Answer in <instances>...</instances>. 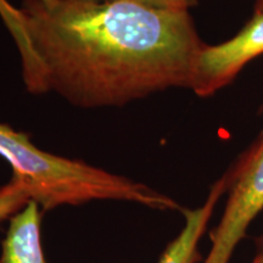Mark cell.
I'll return each instance as SVG.
<instances>
[{
    "instance_id": "cell-5",
    "label": "cell",
    "mask_w": 263,
    "mask_h": 263,
    "mask_svg": "<svg viewBox=\"0 0 263 263\" xmlns=\"http://www.w3.org/2000/svg\"><path fill=\"white\" fill-rule=\"evenodd\" d=\"M42 209L31 200L10 218L0 263H48L42 245Z\"/></svg>"
},
{
    "instance_id": "cell-8",
    "label": "cell",
    "mask_w": 263,
    "mask_h": 263,
    "mask_svg": "<svg viewBox=\"0 0 263 263\" xmlns=\"http://www.w3.org/2000/svg\"><path fill=\"white\" fill-rule=\"evenodd\" d=\"M97 2H132L157 9L190 10L197 5L199 0H97Z\"/></svg>"
},
{
    "instance_id": "cell-7",
    "label": "cell",
    "mask_w": 263,
    "mask_h": 263,
    "mask_svg": "<svg viewBox=\"0 0 263 263\" xmlns=\"http://www.w3.org/2000/svg\"><path fill=\"white\" fill-rule=\"evenodd\" d=\"M31 201L27 186L12 176L9 183L0 186V222L11 218Z\"/></svg>"
},
{
    "instance_id": "cell-3",
    "label": "cell",
    "mask_w": 263,
    "mask_h": 263,
    "mask_svg": "<svg viewBox=\"0 0 263 263\" xmlns=\"http://www.w3.org/2000/svg\"><path fill=\"white\" fill-rule=\"evenodd\" d=\"M226 174L228 200L203 263H229L250 223L263 210V133Z\"/></svg>"
},
{
    "instance_id": "cell-10",
    "label": "cell",
    "mask_w": 263,
    "mask_h": 263,
    "mask_svg": "<svg viewBox=\"0 0 263 263\" xmlns=\"http://www.w3.org/2000/svg\"><path fill=\"white\" fill-rule=\"evenodd\" d=\"M254 12H263V0H257L256 2Z\"/></svg>"
},
{
    "instance_id": "cell-9",
    "label": "cell",
    "mask_w": 263,
    "mask_h": 263,
    "mask_svg": "<svg viewBox=\"0 0 263 263\" xmlns=\"http://www.w3.org/2000/svg\"><path fill=\"white\" fill-rule=\"evenodd\" d=\"M251 263H263V234L257 240V254Z\"/></svg>"
},
{
    "instance_id": "cell-1",
    "label": "cell",
    "mask_w": 263,
    "mask_h": 263,
    "mask_svg": "<svg viewBox=\"0 0 263 263\" xmlns=\"http://www.w3.org/2000/svg\"><path fill=\"white\" fill-rule=\"evenodd\" d=\"M31 94L49 91L84 108L122 106L192 87L200 51L189 10L132 2L0 0Z\"/></svg>"
},
{
    "instance_id": "cell-4",
    "label": "cell",
    "mask_w": 263,
    "mask_h": 263,
    "mask_svg": "<svg viewBox=\"0 0 263 263\" xmlns=\"http://www.w3.org/2000/svg\"><path fill=\"white\" fill-rule=\"evenodd\" d=\"M263 55V12H254L238 34L217 45H203L197 58L192 89L207 98L226 88L242 68Z\"/></svg>"
},
{
    "instance_id": "cell-6",
    "label": "cell",
    "mask_w": 263,
    "mask_h": 263,
    "mask_svg": "<svg viewBox=\"0 0 263 263\" xmlns=\"http://www.w3.org/2000/svg\"><path fill=\"white\" fill-rule=\"evenodd\" d=\"M228 188L227 174L211 186L202 206L195 210H182L185 223L183 229L163 251L159 263H197L200 259L199 241L209 226L219 197Z\"/></svg>"
},
{
    "instance_id": "cell-11",
    "label": "cell",
    "mask_w": 263,
    "mask_h": 263,
    "mask_svg": "<svg viewBox=\"0 0 263 263\" xmlns=\"http://www.w3.org/2000/svg\"><path fill=\"white\" fill-rule=\"evenodd\" d=\"M261 112H263V106L261 107Z\"/></svg>"
},
{
    "instance_id": "cell-2",
    "label": "cell",
    "mask_w": 263,
    "mask_h": 263,
    "mask_svg": "<svg viewBox=\"0 0 263 263\" xmlns=\"http://www.w3.org/2000/svg\"><path fill=\"white\" fill-rule=\"evenodd\" d=\"M0 156L10 163L14 177L27 186L31 200L42 211L91 201H126L151 209H180L172 199L145 184L111 173L80 160L44 151L29 137L0 122Z\"/></svg>"
}]
</instances>
